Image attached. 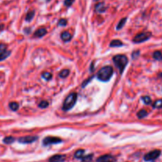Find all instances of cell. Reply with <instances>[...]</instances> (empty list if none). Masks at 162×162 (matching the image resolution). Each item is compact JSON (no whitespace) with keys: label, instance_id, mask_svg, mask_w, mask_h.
<instances>
[{"label":"cell","instance_id":"obj_1","mask_svg":"<svg viewBox=\"0 0 162 162\" xmlns=\"http://www.w3.org/2000/svg\"><path fill=\"white\" fill-rule=\"evenodd\" d=\"M113 74V68L111 66H106L101 68L97 74L98 80L101 81H108Z\"/></svg>","mask_w":162,"mask_h":162},{"label":"cell","instance_id":"obj_2","mask_svg":"<svg viewBox=\"0 0 162 162\" xmlns=\"http://www.w3.org/2000/svg\"><path fill=\"white\" fill-rule=\"evenodd\" d=\"M112 60L114 62L115 65L119 69L120 73L122 74L127 63H128V58L124 55H117V56L113 57Z\"/></svg>","mask_w":162,"mask_h":162},{"label":"cell","instance_id":"obj_3","mask_svg":"<svg viewBox=\"0 0 162 162\" xmlns=\"http://www.w3.org/2000/svg\"><path fill=\"white\" fill-rule=\"evenodd\" d=\"M78 99V94L75 92H72L70 95L67 96V98L65 99L64 103L63 105V109L64 111H69L74 106L76 101Z\"/></svg>","mask_w":162,"mask_h":162},{"label":"cell","instance_id":"obj_4","mask_svg":"<svg viewBox=\"0 0 162 162\" xmlns=\"http://www.w3.org/2000/svg\"><path fill=\"white\" fill-rule=\"evenodd\" d=\"M152 33L150 32H144V33H141L138 34L134 36L133 41L136 44H139V43L144 42L145 40H147L151 37Z\"/></svg>","mask_w":162,"mask_h":162},{"label":"cell","instance_id":"obj_5","mask_svg":"<svg viewBox=\"0 0 162 162\" xmlns=\"http://www.w3.org/2000/svg\"><path fill=\"white\" fill-rule=\"evenodd\" d=\"M161 155V150L159 149H155L148 153L147 154H145L144 156V160L145 161H152L156 160V158H158Z\"/></svg>","mask_w":162,"mask_h":162},{"label":"cell","instance_id":"obj_6","mask_svg":"<svg viewBox=\"0 0 162 162\" xmlns=\"http://www.w3.org/2000/svg\"><path fill=\"white\" fill-rule=\"evenodd\" d=\"M63 141L59 138L56 137H46L43 140V145H49L51 144H58V143H62Z\"/></svg>","mask_w":162,"mask_h":162},{"label":"cell","instance_id":"obj_7","mask_svg":"<svg viewBox=\"0 0 162 162\" xmlns=\"http://www.w3.org/2000/svg\"><path fill=\"white\" fill-rule=\"evenodd\" d=\"M116 158L110 154H105L99 156L97 159V162H115Z\"/></svg>","mask_w":162,"mask_h":162},{"label":"cell","instance_id":"obj_8","mask_svg":"<svg viewBox=\"0 0 162 162\" xmlns=\"http://www.w3.org/2000/svg\"><path fill=\"white\" fill-rule=\"evenodd\" d=\"M38 138L37 136H25L18 138V143H23V144H29V143H34Z\"/></svg>","mask_w":162,"mask_h":162},{"label":"cell","instance_id":"obj_9","mask_svg":"<svg viewBox=\"0 0 162 162\" xmlns=\"http://www.w3.org/2000/svg\"><path fill=\"white\" fill-rule=\"evenodd\" d=\"M66 160V156L63 154H56L54 155L49 159V162H64Z\"/></svg>","mask_w":162,"mask_h":162},{"label":"cell","instance_id":"obj_10","mask_svg":"<svg viewBox=\"0 0 162 162\" xmlns=\"http://www.w3.org/2000/svg\"><path fill=\"white\" fill-rule=\"evenodd\" d=\"M47 34V30L44 28H40L34 33V36L35 37H42V36H45Z\"/></svg>","mask_w":162,"mask_h":162},{"label":"cell","instance_id":"obj_11","mask_svg":"<svg viewBox=\"0 0 162 162\" xmlns=\"http://www.w3.org/2000/svg\"><path fill=\"white\" fill-rule=\"evenodd\" d=\"M61 36V39L65 41V42H67V41H70V40H71V34L69 33V32H67V31H64V32H63L60 35Z\"/></svg>","mask_w":162,"mask_h":162},{"label":"cell","instance_id":"obj_12","mask_svg":"<svg viewBox=\"0 0 162 162\" xmlns=\"http://www.w3.org/2000/svg\"><path fill=\"white\" fill-rule=\"evenodd\" d=\"M95 10L97 13H104L106 10V7L104 6V3H97L95 6Z\"/></svg>","mask_w":162,"mask_h":162},{"label":"cell","instance_id":"obj_13","mask_svg":"<svg viewBox=\"0 0 162 162\" xmlns=\"http://www.w3.org/2000/svg\"><path fill=\"white\" fill-rule=\"evenodd\" d=\"M9 108H10V110L14 111V112H16L18 110L19 108V104L17 103V102H10L9 104Z\"/></svg>","mask_w":162,"mask_h":162},{"label":"cell","instance_id":"obj_14","mask_svg":"<svg viewBox=\"0 0 162 162\" xmlns=\"http://www.w3.org/2000/svg\"><path fill=\"white\" fill-rule=\"evenodd\" d=\"M84 149H78V150L76 151L75 154H74V157H75V158H78V159H81V158L84 156Z\"/></svg>","mask_w":162,"mask_h":162},{"label":"cell","instance_id":"obj_15","mask_svg":"<svg viewBox=\"0 0 162 162\" xmlns=\"http://www.w3.org/2000/svg\"><path fill=\"white\" fill-rule=\"evenodd\" d=\"M11 53V51H4V52H2V53H0V62L3 61L4 59H6V58H8L10 55Z\"/></svg>","mask_w":162,"mask_h":162},{"label":"cell","instance_id":"obj_16","mask_svg":"<svg viewBox=\"0 0 162 162\" xmlns=\"http://www.w3.org/2000/svg\"><path fill=\"white\" fill-rule=\"evenodd\" d=\"M35 15V11L34 10H30L26 14V17H25V21L26 22H31V20L33 19Z\"/></svg>","mask_w":162,"mask_h":162},{"label":"cell","instance_id":"obj_17","mask_svg":"<svg viewBox=\"0 0 162 162\" xmlns=\"http://www.w3.org/2000/svg\"><path fill=\"white\" fill-rule=\"evenodd\" d=\"M123 46V43L119 40H114L110 43V47H120Z\"/></svg>","mask_w":162,"mask_h":162},{"label":"cell","instance_id":"obj_18","mask_svg":"<svg viewBox=\"0 0 162 162\" xmlns=\"http://www.w3.org/2000/svg\"><path fill=\"white\" fill-rule=\"evenodd\" d=\"M154 59H156L157 61H161L162 60V53L160 51H154Z\"/></svg>","mask_w":162,"mask_h":162},{"label":"cell","instance_id":"obj_19","mask_svg":"<svg viewBox=\"0 0 162 162\" xmlns=\"http://www.w3.org/2000/svg\"><path fill=\"white\" fill-rule=\"evenodd\" d=\"M147 115H148L147 111L145 110V109H142V110H140L139 112L137 113V116L139 118V119H143V118L145 117Z\"/></svg>","mask_w":162,"mask_h":162},{"label":"cell","instance_id":"obj_20","mask_svg":"<svg viewBox=\"0 0 162 162\" xmlns=\"http://www.w3.org/2000/svg\"><path fill=\"white\" fill-rule=\"evenodd\" d=\"M14 141H15V138L14 137H12V136H9V137H6L4 138V139H3V143H6L7 145H10V144H12V143H14Z\"/></svg>","mask_w":162,"mask_h":162},{"label":"cell","instance_id":"obj_21","mask_svg":"<svg viewBox=\"0 0 162 162\" xmlns=\"http://www.w3.org/2000/svg\"><path fill=\"white\" fill-rule=\"evenodd\" d=\"M126 22H127V17H123V19L120 20V22L118 23L117 27H116V29H121L123 27V25H125Z\"/></svg>","mask_w":162,"mask_h":162},{"label":"cell","instance_id":"obj_22","mask_svg":"<svg viewBox=\"0 0 162 162\" xmlns=\"http://www.w3.org/2000/svg\"><path fill=\"white\" fill-rule=\"evenodd\" d=\"M92 156H93L92 154H89V155L84 156L81 159V162H90L92 160Z\"/></svg>","mask_w":162,"mask_h":162},{"label":"cell","instance_id":"obj_23","mask_svg":"<svg viewBox=\"0 0 162 162\" xmlns=\"http://www.w3.org/2000/svg\"><path fill=\"white\" fill-rule=\"evenodd\" d=\"M42 78L45 79L46 81H49V80H51L52 78V75L49 72H44L42 74Z\"/></svg>","mask_w":162,"mask_h":162},{"label":"cell","instance_id":"obj_24","mask_svg":"<svg viewBox=\"0 0 162 162\" xmlns=\"http://www.w3.org/2000/svg\"><path fill=\"white\" fill-rule=\"evenodd\" d=\"M70 74V70H67V69H65V70H63L61 72L59 73V77L60 78H67V76L69 75Z\"/></svg>","mask_w":162,"mask_h":162},{"label":"cell","instance_id":"obj_25","mask_svg":"<svg viewBox=\"0 0 162 162\" xmlns=\"http://www.w3.org/2000/svg\"><path fill=\"white\" fill-rule=\"evenodd\" d=\"M154 108H162V100L159 99L156 100L154 103Z\"/></svg>","mask_w":162,"mask_h":162},{"label":"cell","instance_id":"obj_26","mask_svg":"<svg viewBox=\"0 0 162 162\" xmlns=\"http://www.w3.org/2000/svg\"><path fill=\"white\" fill-rule=\"evenodd\" d=\"M142 100H143V102H144L145 104H149L151 103V99L149 97H148V96L143 97H142Z\"/></svg>","mask_w":162,"mask_h":162},{"label":"cell","instance_id":"obj_27","mask_svg":"<svg viewBox=\"0 0 162 162\" xmlns=\"http://www.w3.org/2000/svg\"><path fill=\"white\" fill-rule=\"evenodd\" d=\"M48 106V102L46 101H41L40 103L39 104V107L40 108H45Z\"/></svg>","mask_w":162,"mask_h":162},{"label":"cell","instance_id":"obj_28","mask_svg":"<svg viewBox=\"0 0 162 162\" xmlns=\"http://www.w3.org/2000/svg\"><path fill=\"white\" fill-rule=\"evenodd\" d=\"M67 21L65 18H62L59 21V23H58V25H60V26H65V25H67Z\"/></svg>","mask_w":162,"mask_h":162},{"label":"cell","instance_id":"obj_29","mask_svg":"<svg viewBox=\"0 0 162 162\" xmlns=\"http://www.w3.org/2000/svg\"><path fill=\"white\" fill-rule=\"evenodd\" d=\"M6 48H7L6 44H0V52L2 53V52L6 51Z\"/></svg>","mask_w":162,"mask_h":162},{"label":"cell","instance_id":"obj_30","mask_svg":"<svg viewBox=\"0 0 162 162\" xmlns=\"http://www.w3.org/2000/svg\"><path fill=\"white\" fill-rule=\"evenodd\" d=\"M74 2V0H65L64 5L66 6H70Z\"/></svg>","mask_w":162,"mask_h":162},{"label":"cell","instance_id":"obj_31","mask_svg":"<svg viewBox=\"0 0 162 162\" xmlns=\"http://www.w3.org/2000/svg\"><path fill=\"white\" fill-rule=\"evenodd\" d=\"M139 54H140L139 51H134V52L132 53V57H133L134 59H135V58H137L138 56H139Z\"/></svg>","mask_w":162,"mask_h":162},{"label":"cell","instance_id":"obj_32","mask_svg":"<svg viewBox=\"0 0 162 162\" xmlns=\"http://www.w3.org/2000/svg\"><path fill=\"white\" fill-rule=\"evenodd\" d=\"M92 77H91V78H89L88 80H86V81H85L84 83H83V84L81 85V86H82V87H83V88H84V87L86 86V84H88V83L90 82V81H91V80H92Z\"/></svg>","mask_w":162,"mask_h":162},{"label":"cell","instance_id":"obj_33","mask_svg":"<svg viewBox=\"0 0 162 162\" xmlns=\"http://www.w3.org/2000/svg\"><path fill=\"white\" fill-rule=\"evenodd\" d=\"M3 26H4V25H0V29H3Z\"/></svg>","mask_w":162,"mask_h":162},{"label":"cell","instance_id":"obj_34","mask_svg":"<svg viewBox=\"0 0 162 162\" xmlns=\"http://www.w3.org/2000/svg\"><path fill=\"white\" fill-rule=\"evenodd\" d=\"M46 1H48H48H49V0H46Z\"/></svg>","mask_w":162,"mask_h":162},{"label":"cell","instance_id":"obj_35","mask_svg":"<svg viewBox=\"0 0 162 162\" xmlns=\"http://www.w3.org/2000/svg\"><path fill=\"white\" fill-rule=\"evenodd\" d=\"M95 1H98V0H95Z\"/></svg>","mask_w":162,"mask_h":162}]
</instances>
